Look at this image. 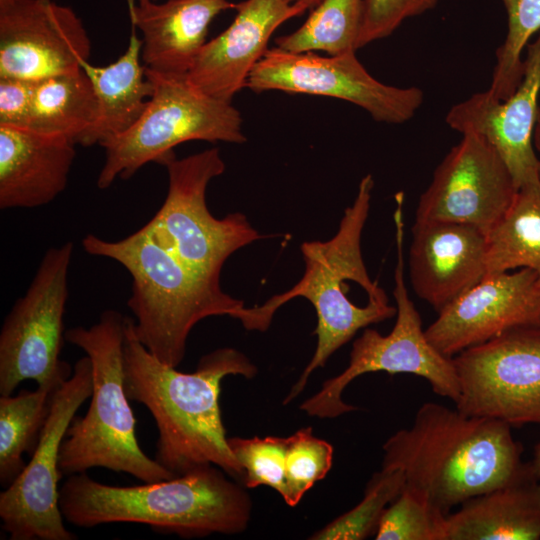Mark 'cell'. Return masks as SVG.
<instances>
[{"mask_svg":"<svg viewBox=\"0 0 540 540\" xmlns=\"http://www.w3.org/2000/svg\"><path fill=\"white\" fill-rule=\"evenodd\" d=\"M243 470L246 488L269 486L282 495L285 487L286 437L228 438Z\"/></svg>","mask_w":540,"mask_h":540,"instance_id":"1f68e13d","label":"cell"},{"mask_svg":"<svg viewBox=\"0 0 540 540\" xmlns=\"http://www.w3.org/2000/svg\"><path fill=\"white\" fill-rule=\"evenodd\" d=\"M533 143H534V147L540 154V109H539L538 118H537L535 130H534Z\"/></svg>","mask_w":540,"mask_h":540,"instance_id":"d590c367","label":"cell"},{"mask_svg":"<svg viewBox=\"0 0 540 540\" xmlns=\"http://www.w3.org/2000/svg\"><path fill=\"white\" fill-rule=\"evenodd\" d=\"M409 250L410 281L438 313L486 276L487 235L447 221L416 222Z\"/></svg>","mask_w":540,"mask_h":540,"instance_id":"d6986e66","label":"cell"},{"mask_svg":"<svg viewBox=\"0 0 540 540\" xmlns=\"http://www.w3.org/2000/svg\"><path fill=\"white\" fill-rule=\"evenodd\" d=\"M285 487L282 498L296 506L303 495L329 472L333 447L314 436L312 428H302L286 437Z\"/></svg>","mask_w":540,"mask_h":540,"instance_id":"4dcf8cb0","label":"cell"},{"mask_svg":"<svg viewBox=\"0 0 540 540\" xmlns=\"http://www.w3.org/2000/svg\"><path fill=\"white\" fill-rule=\"evenodd\" d=\"M73 244L44 254L28 289L13 305L0 332V395H11L24 380L57 387L73 372L60 359L68 272Z\"/></svg>","mask_w":540,"mask_h":540,"instance_id":"30bf717a","label":"cell"},{"mask_svg":"<svg viewBox=\"0 0 540 540\" xmlns=\"http://www.w3.org/2000/svg\"><path fill=\"white\" fill-rule=\"evenodd\" d=\"M221 468L200 465L168 480L113 486L86 472L68 476L59 489L64 520L80 528L139 523L180 537L236 534L249 523L247 492Z\"/></svg>","mask_w":540,"mask_h":540,"instance_id":"3957f363","label":"cell"},{"mask_svg":"<svg viewBox=\"0 0 540 540\" xmlns=\"http://www.w3.org/2000/svg\"><path fill=\"white\" fill-rule=\"evenodd\" d=\"M486 264V276L524 267L540 275V180L518 189L487 235Z\"/></svg>","mask_w":540,"mask_h":540,"instance_id":"d4e9b609","label":"cell"},{"mask_svg":"<svg viewBox=\"0 0 540 540\" xmlns=\"http://www.w3.org/2000/svg\"><path fill=\"white\" fill-rule=\"evenodd\" d=\"M69 137L0 125V208H35L66 187L76 150Z\"/></svg>","mask_w":540,"mask_h":540,"instance_id":"ffe728a7","label":"cell"},{"mask_svg":"<svg viewBox=\"0 0 540 540\" xmlns=\"http://www.w3.org/2000/svg\"><path fill=\"white\" fill-rule=\"evenodd\" d=\"M97 117L98 100L82 68L34 81L28 129L66 136L77 144Z\"/></svg>","mask_w":540,"mask_h":540,"instance_id":"cb8c5ba5","label":"cell"},{"mask_svg":"<svg viewBox=\"0 0 540 540\" xmlns=\"http://www.w3.org/2000/svg\"><path fill=\"white\" fill-rule=\"evenodd\" d=\"M447 515L419 495L403 488L384 511L377 540H447Z\"/></svg>","mask_w":540,"mask_h":540,"instance_id":"f546056e","label":"cell"},{"mask_svg":"<svg viewBox=\"0 0 540 540\" xmlns=\"http://www.w3.org/2000/svg\"><path fill=\"white\" fill-rule=\"evenodd\" d=\"M91 42L75 11L53 0L0 3V77L38 81L81 69Z\"/></svg>","mask_w":540,"mask_h":540,"instance_id":"9a60e30c","label":"cell"},{"mask_svg":"<svg viewBox=\"0 0 540 540\" xmlns=\"http://www.w3.org/2000/svg\"><path fill=\"white\" fill-rule=\"evenodd\" d=\"M405 485L404 473L397 467H381L367 483L362 500L314 533L315 540H362L375 534L386 508Z\"/></svg>","mask_w":540,"mask_h":540,"instance_id":"83f0119b","label":"cell"},{"mask_svg":"<svg viewBox=\"0 0 540 540\" xmlns=\"http://www.w3.org/2000/svg\"><path fill=\"white\" fill-rule=\"evenodd\" d=\"M228 0H128L131 23L142 35L141 60L147 70L187 76L206 43L208 29Z\"/></svg>","mask_w":540,"mask_h":540,"instance_id":"44dd1931","label":"cell"},{"mask_svg":"<svg viewBox=\"0 0 540 540\" xmlns=\"http://www.w3.org/2000/svg\"><path fill=\"white\" fill-rule=\"evenodd\" d=\"M292 4H299L308 9H313L317 6L322 0H287Z\"/></svg>","mask_w":540,"mask_h":540,"instance_id":"8d00e7d4","label":"cell"},{"mask_svg":"<svg viewBox=\"0 0 540 540\" xmlns=\"http://www.w3.org/2000/svg\"><path fill=\"white\" fill-rule=\"evenodd\" d=\"M540 325V275L527 267L485 276L438 313L429 342L452 358L509 330Z\"/></svg>","mask_w":540,"mask_h":540,"instance_id":"2e32d148","label":"cell"},{"mask_svg":"<svg viewBox=\"0 0 540 540\" xmlns=\"http://www.w3.org/2000/svg\"><path fill=\"white\" fill-rule=\"evenodd\" d=\"M82 246L88 254L112 259L129 272L127 305L135 317L136 336L166 365L182 362L192 328L207 317L228 315L248 330L265 331L257 306L245 307L223 292L220 282L189 269L144 226L117 241L88 234Z\"/></svg>","mask_w":540,"mask_h":540,"instance_id":"277c9868","label":"cell"},{"mask_svg":"<svg viewBox=\"0 0 540 540\" xmlns=\"http://www.w3.org/2000/svg\"><path fill=\"white\" fill-rule=\"evenodd\" d=\"M124 387L127 397L144 405L155 420L154 459L175 476L212 464L233 478L243 470L228 444L219 397L229 375L253 378L256 366L234 348L203 356L194 372L164 364L140 342L134 320L125 316Z\"/></svg>","mask_w":540,"mask_h":540,"instance_id":"6da1fadb","label":"cell"},{"mask_svg":"<svg viewBox=\"0 0 540 540\" xmlns=\"http://www.w3.org/2000/svg\"><path fill=\"white\" fill-rule=\"evenodd\" d=\"M438 0H364L357 49L391 35L404 20L433 9Z\"/></svg>","mask_w":540,"mask_h":540,"instance_id":"d6a6232c","label":"cell"},{"mask_svg":"<svg viewBox=\"0 0 540 540\" xmlns=\"http://www.w3.org/2000/svg\"><path fill=\"white\" fill-rule=\"evenodd\" d=\"M540 31L528 45L522 80L507 99L497 100L487 90L454 105L446 123L461 134L484 137L499 153L519 189L540 180V158L533 135L540 105Z\"/></svg>","mask_w":540,"mask_h":540,"instance_id":"e0dca14e","label":"cell"},{"mask_svg":"<svg viewBox=\"0 0 540 540\" xmlns=\"http://www.w3.org/2000/svg\"><path fill=\"white\" fill-rule=\"evenodd\" d=\"M5 1H7V0H0V3H1V2H5Z\"/></svg>","mask_w":540,"mask_h":540,"instance_id":"74e56055","label":"cell"},{"mask_svg":"<svg viewBox=\"0 0 540 540\" xmlns=\"http://www.w3.org/2000/svg\"><path fill=\"white\" fill-rule=\"evenodd\" d=\"M518 188L505 162L481 135L462 134L421 195L416 222L471 225L485 235L511 206Z\"/></svg>","mask_w":540,"mask_h":540,"instance_id":"5bb4252c","label":"cell"},{"mask_svg":"<svg viewBox=\"0 0 540 540\" xmlns=\"http://www.w3.org/2000/svg\"><path fill=\"white\" fill-rule=\"evenodd\" d=\"M382 467H397L404 488L448 515L462 503L530 472L507 423L426 402L410 427L383 444Z\"/></svg>","mask_w":540,"mask_h":540,"instance_id":"7a4b0ae2","label":"cell"},{"mask_svg":"<svg viewBox=\"0 0 540 540\" xmlns=\"http://www.w3.org/2000/svg\"><path fill=\"white\" fill-rule=\"evenodd\" d=\"M145 73L153 86L145 111L127 131L100 144L105 161L97 178L99 189L110 187L117 177H132L149 162L165 165L184 142L246 141L240 112L231 102L203 93L186 76L146 68Z\"/></svg>","mask_w":540,"mask_h":540,"instance_id":"52a82bcc","label":"cell"},{"mask_svg":"<svg viewBox=\"0 0 540 540\" xmlns=\"http://www.w3.org/2000/svg\"><path fill=\"white\" fill-rule=\"evenodd\" d=\"M34 81L0 77V125L28 128Z\"/></svg>","mask_w":540,"mask_h":540,"instance_id":"836d02e7","label":"cell"},{"mask_svg":"<svg viewBox=\"0 0 540 540\" xmlns=\"http://www.w3.org/2000/svg\"><path fill=\"white\" fill-rule=\"evenodd\" d=\"M164 166L168 193L144 227L189 269L220 282L226 260L261 238L244 214L231 213L217 219L208 210L207 186L225 170L220 151L210 148L181 159L175 157Z\"/></svg>","mask_w":540,"mask_h":540,"instance_id":"9c48e42d","label":"cell"},{"mask_svg":"<svg viewBox=\"0 0 540 540\" xmlns=\"http://www.w3.org/2000/svg\"><path fill=\"white\" fill-rule=\"evenodd\" d=\"M57 387L38 386L34 391L22 389L16 395H1L0 483L4 489L25 468L23 454L31 456L36 448Z\"/></svg>","mask_w":540,"mask_h":540,"instance_id":"484cf974","label":"cell"},{"mask_svg":"<svg viewBox=\"0 0 540 540\" xmlns=\"http://www.w3.org/2000/svg\"><path fill=\"white\" fill-rule=\"evenodd\" d=\"M395 201L397 263L393 295L397 305L396 322L387 335L366 328L354 341L346 369L326 380L317 393L300 405V409L311 417L335 418L356 410L357 407L343 401V391L355 378L370 372L413 374L426 379L435 394L454 403L459 398V379L453 360L440 353L427 339L419 312L405 286L402 192L396 194Z\"/></svg>","mask_w":540,"mask_h":540,"instance_id":"ba28073f","label":"cell"},{"mask_svg":"<svg viewBox=\"0 0 540 540\" xmlns=\"http://www.w3.org/2000/svg\"><path fill=\"white\" fill-rule=\"evenodd\" d=\"M294 32L275 40L289 52H326L337 55L357 50L364 0H322Z\"/></svg>","mask_w":540,"mask_h":540,"instance_id":"4316f807","label":"cell"},{"mask_svg":"<svg viewBox=\"0 0 540 540\" xmlns=\"http://www.w3.org/2000/svg\"><path fill=\"white\" fill-rule=\"evenodd\" d=\"M508 17V31L496 53L492 81L488 94L505 100L519 86L524 61L521 58L529 39L540 31V0H502Z\"/></svg>","mask_w":540,"mask_h":540,"instance_id":"f1b7e54d","label":"cell"},{"mask_svg":"<svg viewBox=\"0 0 540 540\" xmlns=\"http://www.w3.org/2000/svg\"><path fill=\"white\" fill-rule=\"evenodd\" d=\"M142 44L132 25L128 47L115 62L107 66H94L89 61L81 63L98 100V117L77 144L100 145L127 131L145 111L153 86L140 62Z\"/></svg>","mask_w":540,"mask_h":540,"instance_id":"603a6c76","label":"cell"},{"mask_svg":"<svg viewBox=\"0 0 540 540\" xmlns=\"http://www.w3.org/2000/svg\"><path fill=\"white\" fill-rule=\"evenodd\" d=\"M374 180L365 175L353 204L347 207L339 229L330 240L304 242L301 251L305 273L288 291L271 297L258 310L267 325L283 304L295 297L309 300L317 314V346L312 359L292 386L283 403L288 404L329 357L361 328L396 315L385 291L370 279L361 252V234L370 209Z\"/></svg>","mask_w":540,"mask_h":540,"instance_id":"5b68a950","label":"cell"},{"mask_svg":"<svg viewBox=\"0 0 540 540\" xmlns=\"http://www.w3.org/2000/svg\"><path fill=\"white\" fill-rule=\"evenodd\" d=\"M92 364L86 355L59 385L38 443L17 479L0 493L1 527L11 540H75L59 508L60 447L80 406L92 394Z\"/></svg>","mask_w":540,"mask_h":540,"instance_id":"8fae6325","label":"cell"},{"mask_svg":"<svg viewBox=\"0 0 540 540\" xmlns=\"http://www.w3.org/2000/svg\"><path fill=\"white\" fill-rule=\"evenodd\" d=\"M246 87L256 93L276 90L337 98L388 124L410 120L424 99L423 91L417 87H395L375 79L355 51L321 56L275 46L253 68Z\"/></svg>","mask_w":540,"mask_h":540,"instance_id":"4fadbf2b","label":"cell"},{"mask_svg":"<svg viewBox=\"0 0 540 540\" xmlns=\"http://www.w3.org/2000/svg\"><path fill=\"white\" fill-rule=\"evenodd\" d=\"M531 474L540 479V442L536 445L534 449V455L531 462L528 463Z\"/></svg>","mask_w":540,"mask_h":540,"instance_id":"e575fe53","label":"cell"},{"mask_svg":"<svg viewBox=\"0 0 540 540\" xmlns=\"http://www.w3.org/2000/svg\"><path fill=\"white\" fill-rule=\"evenodd\" d=\"M539 480L529 472L465 501L446 517L447 540L540 539Z\"/></svg>","mask_w":540,"mask_h":540,"instance_id":"7402d4cb","label":"cell"},{"mask_svg":"<svg viewBox=\"0 0 540 540\" xmlns=\"http://www.w3.org/2000/svg\"><path fill=\"white\" fill-rule=\"evenodd\" d=\"M234 9L232 23L205 43L186 76L203 93L226 102L246 87L278 27L307 10L287 0H244Z\"/></svg>","mask_w":540,"mask_h":540,"instance_id":"ac0fdd59","label":"cell"},{"mask_svg":"<svg viewBox=\"0 0 540 540\" xmlns=\"http://www.w3.org/2000/svg\"><path fill=\"white\" fill-rule=\"evenodd\" d=\"M452 360L461 412L511 427L540 425V325L509 330Z\"/></svg>","mask_w":540,"mask_h":540,"instance_id":"7c38bea8","label":"cell"},{"mask_svg":"<svg viewBox=\"0 0 540 540\" xmlns=\"http://www.w3.org/2000/svg\"><path fill=\"white\" fill-rule=\"evenodd\" d=\"M138 1H142V0H138ZM156 1V0H155Z\"/></svg>","mask_w":540,"mask_h":540,"instance_id":"f35d334b","label":"cell"},{"mask_svg":"<svg viewBox=\"0 0 540 540\" xmlns=\"http://www.w3.org/2000/svg\"><path fill=\"white\" fill-rule=\"evenodd\" d=\"M124 326L125 316L110 309L92 326L72 327L65 332V340L90 358L93 387L86 414L73 418L62 441V476L102 467L127 473L143 483L176 477L138 444L136 421L124 387Z\"/></svg>","mask_w":540,"mask_h":540,"instance_id":"8992f818","label":"cell"}]
</instances>
